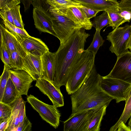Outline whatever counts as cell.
I'll list each match as a JSON object with an SVG mask.
<instances>
[{"mask_svg":"<svg viewBox=\"0 0 131 131\" xmlns=\"http://www.w3.org/2000/svg\"><path fill=\"white\" fill-rule=\"evenodd\" d=\"M83 27L77 29L55 52V69L53 84L60 89L66 85L70 74L84 50L90 36Z\"/></svg>","mask_w":131,"mask_h":131,"instance_id":"cell-1","label":"cell"},{"mask_svg":"<svg viewBox=\"0 0 131 131\" xmlns=\"http://www.w3.org/2000/svg\"><path fill=\"white\" fill-rule=\"evenodd\" d=\"M101 77L97 73L94 64L88 77L81 87L71 95V114L105 105L108 106L114 99L101 88L100 82Z\"/></svg>","mask_w":131,"mask_h":131,"instance_id":"cell-2","label":"cell"},{"mask_svg":"<svg viewBox=\"0 0 131 131\" xmlns=\"http://www.w3.org/2000/svg\"><path fill=\"white\" fill-rule=\"evenodd\" d=\"M95 59L91 52L84 50L72 69L65 85L68 94L74 93L82 85L94 64Z\"/></svg>","mask_w":131,"mask_h":131,"instance_id":"cell-3","label":"cell"},{"mask_svg":"<svg viewBox=\"0 0 131 131\" xmlns=\"http://www.w3.org/2000/svg\"><path fill=\"white\" fill-rule=\"evenodd\" d=\"M50 11L53 28L60 41V45L64 44L77 29L83 27L75 23L67 17L61 9L50 6Z\"/></svg>","mask_w":131,"mask_h":131,"instance_id":"cell-4","label":"cell"},{"mask_svg":"<svg viewBox=\"0 0 131 131\" xmlns=\"http://www.w3.org/2000/svg\"><path fill=\"white\" fill-rule=\"evenodd\" d=\"M33 17L36 28L41 32H47L57 37L53 28L50 5L47 0H32Z\"/></svg>","mask_w":131,"mask_h":131,"instance_id":"cell-5","label":"cell"},{"mask_svg":"<svg viewBox=\"0 0 131 131\" xmlns=\"http://www.w3.org/2000/svg\"><path fill=\"white\" fill-rule=\"evenodd\" d=\"M100 86L106 93L115 100L117 103L126 101L131 89V84L116 78L102 76Z\"/></svg>","mask_w":131,"mask_h":131,"instance_id":"cell-6","label":"cell"},{"mask_svg":"<svg viewBox=\"0 0 131 131\" xmlns=\"http://www.w3.org/2000/svg\"><path fill=\"white\" fill-rule=\"evenodd\" d=\"M131 36V26L126 24L109 33L106 39L111 43L109 50L117 57L129 51L127 45Z\"/></svg>","mask_w":131,"mask_h":131,"instance_id":"cell-7","label":"cell"},{"mask_svg":"<svg viewBox=\"0 0 131 131\" xmlns=\"http://www.w3.org/2000/svg\"><path fill=\"white\" fill-rule=\"evenodd\" d=\"M27 100L43 120L55 129L58 127L61 114L57 107L45 103L31 94L27 96Z\"/></svg>","mask_w":131,"mask_h":131,"instance_id":"cell-8","label":"cell"},{"mask_svg":"<svg viewBox=\"0 0 131 131\" xmlns=\"http://www.w3.org/2000/svg\"><path fill=\"white\" fill-rule=\"evenodd\" d=\"M107 77L119 79L131 84V52L117 57L113 68Z\"/></svg>","mask_w":131,"mask_h":131,"instance_id":"cell-9","label":"cell"},{"mask_svg":"<svg viewBox=\"0 0 131 131\" xmlns=\"http://www.w3.org/2000/svg\"><path fill=\"white\" fill-rule=\"evenodd\" d=\"M95 109L71 114L63 122L64 131H86Z\"/></svg>","mask_w":131,"mask_h":131,"instance_id":"cell-10","label":"cell"},{"mask_svg":"<svg viewBox=\"0 0 131 131\" xmlns=\"http://www.w3.org/2000/svg\"><path fill=\"white\" fill-rule=\"evenodd\" d=\"M36 81L35 86L48 97L53 105L57 108L64 105L63 97L60 89L50 82L42 77Z\"/></svg>","mask_w":131,"mask_h":131,"instance_id":"cell-11","label":"cell"},{"mask_svg":"<svg viewBox=\"0 0 131 131\" xmlns=\"http://www.w3.org/2000/svg\"><path fill=\"white\" fill-rule=\"evenodd\" d=\"M10 77L20 95H27L34 81L32 77L22 69L12 68L9 70Z\"/></svg>","mask_w":131,"mask_h":131,"instance_id":"cell-12","label":"cell"},{"mask_svg":"<svg viewBox=\"0 0 131 131\" xmlns=\"http://www.w3.org/2000/svg\"><path fill=\"white\" fill-rule=\"evenodd\" d=\"M22 69L28 72L36 81L42 76V67L41 56L27 53L24 58Z\"/></svg>","mask_w":131,"mask_h":131,"instance_id":"cell-13","label":"cell"},{"mask_svg":"<svg viewBox=\"0 0 131 131\" xmlns=\"http://www.w3.org/2000/svg\"><path fill=\"white\" fill-rule=\"evenodd\" d=\"M27 53L41 56L49 51L47 46L40 39L30 36L21 42Z\"/></svg>","mask_w":131,"mask_h":131,"instance_id":"cell-14","label":"cell"},{"mask_svg":"<svg viewBox=\"0 0 131 131\" xmlns=\"http://www.w3.org/2000/svg\"><path fill=\"white\" fill-rule=\"evenodd\" d=\"M80 3L83 6L99 12L116 11L119 9V3L110 0H71Z\"/></svg>","mask_w":131,"mask_h":131,"instance_id":"cell-15","label":"cell"},{"mask_svg":"<svg viewBox=\"0 0 131 131\" xmlns=\"http://www.w3.org/2000/svg\"><path fill=\"white\" fill-rule=\"evenodd\" d=\"M61 9L65 14L76 24L82 26L85 30L92 29V23L86 17L80 7H72Z\"/></svg>","mask_w":131,"mask_h":131,"instance_id":"cell-16","label":"cell"},{"mask_svg":"<svg viewBox=\"0 0 131 131\" xmlns=\"http://www.w3.org/2000/svg\"><path fill=\"white\" fill-rule=\"evenodd\" d=\"M0 29L1 35L3 37L9 53L13 51H17L24 58L27 53L21 43L14 36L1 24Z\"/></svg>","mask_w":131,"mask_h":131,"instance_id":"cell-17","label":"cell"},{"mask_svg":"<svg viewBox=\"0 0 131 131\" xmlns=\"http://www.w3.org/2000/svg\"><path fill=\"white\" fill-rule=\"evenodd\" d=\"M41 77L52 83L55 69V52H51L49 51L41 56Z\"/></svg>","mask_w":131,"mask_h":131,"instance_id":"cell-18","label":"cell"},{"mask_svg":"<svg viewBox=\"0 0 131 131\" xmlns=\"http://www.w3.org/2000/svg\"><path fill=\"white\" fill-rule=\"evenodd\" d=\"M108 106L105 105L95 109L86 131H99L102 121L106 113Z\"/></svg>","mask_w":131,"mask_h":131,"instance_id":"cell-19","label":"cell"},{"mask_svg":"<svg viewBox=\"0 0 131 131\" xmlns=\"http://www.w3.org/2000/svg\"><path fill=\"white\" fill-rule=\"evenodd\" d=\"M23 100L21 95L14 102L10 105L12 107V111L6 131H16L19 124V108Z\"/></svg>","mask_w":131,"mask_h":131,"instance_id":"cell-20","label":"cell"},{"mask_svg":"<svg viewBox=\"0 0 131 131\" xmlns=\"http://www.w3.org/2000/svg\"><path fill=\"white\" fill-rule=\"evenodd\" d=\"M21 96L10 78H9L4 90L1 101L3 103L10 105Z\"/></svg>","mask_w":131,"mask_h":131,"instance_id":"cell-21","label":"cell"},{"mask_svg":"<svg viewBox=\"0 0 131 131\" xmlns=\"http://www.w3.org/2000/svg\"><path fill=\"white\" fill-rule=\"evenodd\" d=\"M125 105L123 112L116 123L110 129V131H115L120 124L123 122L125 124L131 116V89L128 97L125 101Z\"/></svg>","mask_w":131,"mask_h":131,"instance_id":"cell-22","label":"cell"},{"mask_svg":"<svg viewBox=\"0 0 131 131\" xmlns=\"http://www.w3.org/2000/svg\"><path fill=\"white\" fill-rule=\"evenodd\" d=\"M3 22L6 29L14 36L21 43L30 36L25 29L19 28L6 20H3Z\"/></svg>","mask_w":131,"mask_h":131,"instance_id":"cell-23","label":"cell"},{"mask_svg":"<svg viewBox=\"0 0 131 131\" xmlns=\"http://www.w3.org/2000/svg\"><path fill=\"white\" fill-rule=\"evenodd\" d=\"M47 0L50 6L58 9L67 8L72 7L81 8L83 6L80 3L71 0Z\"/></svg>","mask_w":131,"mask_h":131,"instance_id":"cell-24","label":"cell"},{"mask_svg":"<svg viewBox=\"0 0 131 131\" xmlns=\"http://www.w3.org/2000/svg\"><path fill=\"white\" fill-rule=\"evenodd\" d=\"M104 40L100 35V31L96 30L93 41L87 50L91 52L93 57L96 54L100 47L103 45Z\"/></svg>","mask_w":131,"mask_h":131,"instance_id":"cell-25","label":"cell"},{"mask_svg":"<svg viewBox=\"0 0 131 131\" xmlns=\"http://www.w3.org/2000/svg\"><path fill=\"white\" fill-rule=\"evenodd\" d=\"M92 23L93 27L96 30L101 31L102 28L110 24V19L107 12L104 11L101 15L95 17Z\"/></svg>","mask_w":131,"mask_h":131,"instance_id":"cell-26","label":"cell"},{"mask_svg":"<svg viewBox=\"0 0 131 131\" xmlns=\"http://www.w3.org/2000/svg\"><path fill=\"white\" fill-rule=\"evenodd\" d=\"M106 12L110 19L109 26L111 27L113 29L119 27L120 25L127 22L116 11H108Z\"/></svg>","mask_w":131,"mask_h":131,"instance_id":"cell-27","label":"cell"},{"mask_svg":"<svg viewBox=\"0 0 131 131\" xmlns=\"http://www.w3.org/2000/svg\"><path fill=\"white\" fill-rule=\"evenodd\" d=\"M10 54V63L11 68L22 69L24 58L17 51L11 52Z\"/></svg>","mask_w":131,"mask_h":131,"instance_id":"cell-28","label":"cell"},{"mask_svg":"<svg viewBox=\"0 0 131 131\" xmlns=\"http://www.w3.org/2000/svg\"><path fill=\"white\" fill-rule=\"evenodd\" d=\"M0 57L4 65L10 69V53L6 47L2 36L1 35Z\"/></svg>","mask_w":131,"mask_h":131,"instance_id":"cell-29","label":"cell"},{"mask_svg":"<svg viewBox=\"0 0 131 131\" xmlns=\"http://www.w3.org/2000/svg\"><path fill=\"white\" fill-rule=\"evenodd\" d=\"M20 6L18 5L10 10L13 18L14 25L16 26L24 29L23 23L20 12Z\"/></svg>","mask_w":131,"mask_h":131,"instance_id":"cell-30","label":"cell"},{"mask_svg":"<svg viewBox=\"0 0 131 131\" xmlns=\"http://www.w3.org/2000/svg\"><path fill=\"white\" fill-rule=\"evenodd\" d=\"M9 67L4 65L3 72L0 77V101H1L4 92L10 77Z\"/></svg>","mask_w":131,"mask_h":131,"instance_id":"cell-31","label":"cell"},{"mask_svg":"<svg viewBox=\"0 0 131 131\" xmlns=\"http://www.w3.org/2000/svg\"><path fill=\"white\" fill-rule=\"evenodd\" d=\"M12 111L10 105L0 102V123L10 118Z\"/></svg>","mask_w":131,"mask_h":131,"instance_id":"cell-32","label":"cell"},{"mask_svg":"<svg viewBox=\"0 0 131 131\" xmlns=\"http://www.w3.org/2000/svg\"><path fill=\"white\" fill-rule=\"evenodd\" d=\"M20 0H0V9L9 10L20 3Z\"/></svg>","mask_w":131,"mask_h":131,"instance_id":"cell-33","label":"cell"},{"mask_svg":"<svg viewBox=\"0 0 131 131\" xmlns=\"http://www.w3.org/2000/svg\"><path fill=\"white\" fill-rule=\"evenodd\" d=\"M32 124L26 116L23 121L20 124L16 131H31Z\"/></svg>","mask_w":131,"mask_h":131,"instance_id":"cell-34","label":"cell"},{"mask_svg":"<svg viewBox=\"0 0 131 131\" xmlns=\"http://www.w3.org/2000/svg\"><path fill=\"white\" fill-rule=\"evenodd\" d=\"M80 8L86 17L90 19L95 17L96 14L100 12L99 11L84 6Z\"/></svg>","mask_w":131,"mask_h":131,"instance_id":"cell-35","label":"cell"},{"mask_svg":"<svg viewBox=\"0 0 131 131\" xmlns=\"http://www.w3.org/2000/svg\"><path fill=\"white\" fill-rule=\"evenodd\" d=\"M0 15L3 20H7L14 25L13 18L10 10H5L0 9Z\"/></svg>","mask_w":131,"mask_h":131,"instance_id":"cell-36","label":"cell"},{"mask_svg":"<svg viewBox=\"0 0 131 131\" xmlns=\"http://www.w3.org/2000/svg\"><path fill=\"white\" fill-rule=\"evenodd\" d=\"M25 104L26 102L23 100L19 108V124L23 122L24 118L26 116L25 113Z\"/></svg>","mask_w":131,"mask_h":131,"instance_id":"cell-37","label":"cell"},{"mask_svg":"<svg viewBox=\"0 0 131 131\" xmlns=\"http://www.w3.org/2000/svg\"><path fill=\"white\" fill-rule=\"evenodd\" d=\"M116 12L127 22H129L131 20V11L119 9Z\"/></svg>","mask_w":131,"mask_h":131,"instance_id":"cell-38","label":"cell"},{"mask_svg":"<svg viewBox=\"0 0 131 131\" xmlns=\"http://www.w3.org/2000/svg\"><path fill=\"white\" fill-rule=\"evenodd\" d=\"M119 9L131 11V0H125L119 3Z\"/></svg>","mask_w":131,"mask_h":131,"instance_id":"cell-39","label":"cell"},{"mask_svg":"<svg viewBox=\"0 0 131 131\" xmlns=\"http://www.w3.org/2000/svg\"><path fill=\"white\" fill-rule=\"evenodd\" d=\"M131 128L129 126H127L125 123L122 122L119 125L116 131H131Z\"/></svg>","mask_w":131,"mask_h":131,"instance_id":"cell-40","label":"cell"},{"mask_svg":"<svg viewBox=\"0 0 131 131\" xmlns=\"http://www.w3.org/2000/svg\"><path fill=\"white\" fill-rule=\"evenodd\" d=\"M20 2L23 5L24 10L27 11L29 9L30 5L32 4V0H20Z\"/></svg>","mask_w":131,"mask_h":131,"instance_id":"cell-41","label":"cell"},{"mask_svg":"<svg viewBox=\"0 0 131 131\" xmlns=\"http://www.w3.org/2000/svg\"><path fill=\"white\" fill-rule=\"evenodd\" d=\"M9 118L0 123V131H6L8 127Z\"/></svg>","mask_w":131,"mask_h":131,"instance_id":"cell-42","label":"cell"},{"mask_svg":"<svg viewBox=\"0 0 131 131\" xmlns=\"http://www.w3.org/2000/svg\"><path fill=\"white\" fill-rule=\"evenodd\" d=\"M127 48L130 50L131 52V36L127 44Z\"/></svg>","mask_w":131,"mask_h":131,"instance_id":"cell-43","label":"cell"},{"mask_svg":"<svg viewBox=\"0 0 131 131\" xmlns=\"http://www.w3.org/2000/svg\"><path fill=\"white\" fill-rule=\"evenodd\" d=\"M128 126H129L131 128V116L128 123Z\"/></svg>","mask_w":131,"mask_h":131,"instance_id":"cell-44","label":"cell"},{"mask_svg":"<svg viewBox=\"0 0 131 131\" xmlns=\"http://www.w3.org/2000/svg\"><path fill=\"white\" fill-rule=\"evenodd\" d=\"M112 0V1H117V0Z\"/></svg>","mask_w":131,"mask_h":131,"instance_id":"cell-45","label":"cell"},{"mask_svg":"<svg viewBox=\"0 0 131 131\" xmlns=\"http://www.w3.org/2000/svg\"><path fill=\"white\" fill-rule=\"evenodd\" d=\"M125 0H121L120 1H125Z\"/></svg>","mask_w":131,"mask_h":131,"instance_id":"cell-46","label":"cell"},{"mask_svg":"<svg viewBox=\"0 0 131 131\" xmlns=\"http://www.w3.org/2000/svg\"></svg>","mask_w":131,"mask_h":131,"instance_id":"cell-47","label":"cell"}]
</instances>
